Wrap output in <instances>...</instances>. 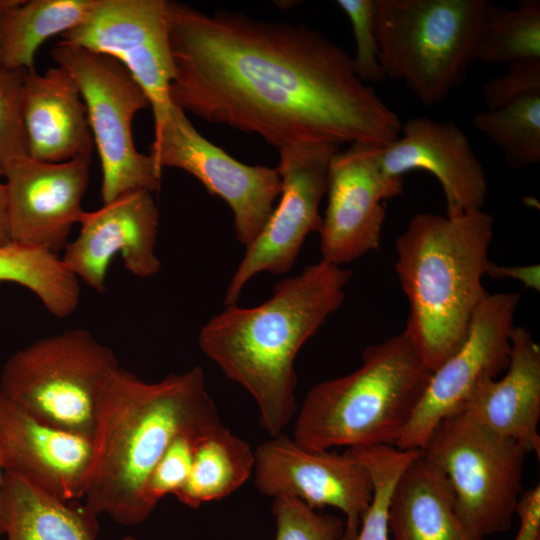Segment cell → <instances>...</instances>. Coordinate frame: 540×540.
Listing matches in <instances>:
<instances>
[{"mask_svg": "<svg viewBox=\"0 0 540 540\" xmlns=\"http://www.w3.org/2000/svg\"><path fill=\"white\" fill-rule=\"evenodd\" d=\"M172 103L257 134L278 150L306 144L386 146L399 116L355 74L345 49L303 24L208 14L167 1Z\"/></svg>", "mask_w": 540, "mask_h": 540, "instance_id": "obj_1", "label": "cell"}, {"mask_svg": "<svg viewBox=\"0 0 540 540\" xmlns=\"http://www.w3.org/2000/svg\"><path fill=\"white\" fill-rule=\"evenodd\" d=\"M219 424L201 367L155 383L119 367L98 403L85 504L122 525L144 522L154 510L150 476L172 441Z\"/></svg>", "mask_w": 540, "mask_h": 540, "instance_id": "obj_2", "label": "cell"}, {"mask_svg": "<svg viewBox=\"0 0 540 540\" xmlns=\"http://www.w3.org/2000/svg\"><path fill=\"white\" fill-rule=\"evenodd\" d=\"M351 275L320 260L277 282L260 305L227 306L199 332L201 351L249 392L271 437L281 434L296 412V356L342 305Z\"/></svg>", "mask_w": 540, "mask_h": 540, "instance_id": "obj_3", "label": "cell"}, {"mask_svg": "<svg viewBox=\"0 0 540 540\" xmlns=\"http://www.w3.org/2000/svg\"><path fill=\"white\" fill-rule=\"evenodd\" d=\"M492 236L493 217L483 210L421 212L396 240L394 267L409 303L403 332L431 371L462 344L488 294L482 279Z\"/></svg>", "mask_w": 540, "mask_h": 540, "instance_id": "obj_4", "label": "cell"}, {"mask_svg": "<svg viewBox=\"0 0 540 540\" xmlns=\"http://www.w3.org/2000/svg\"><path fill=\"white\" fill-rule=\"evenodd\" d=\"M431 373L404 332L370 345L355 371L308 391L292 438L314 451L395 446Z\"/></svg>", "mask_w": 540, "mask_h": 540, "instance_id": "obj_5", "label": "cell"}, {"mask_svg": "<svg viewBox=\"0 0 540 540\" xmlns=\"http://www.w3.org/2000/svg\"><path fill=\"white\" fill-rule=\"evenodd\" d=\"M488 0H377L385 77L403 82L426 106L443 102L477 60Z\"/></svg>", "mask_w": 540, "mask_h": 540, "instance_id": "obj_6", "label": "cell"}, {"mask_svg": "<svg viewBox=\"0 0 540 540\" xmlns=\"http://www.w3.org/2000/svg\"><path fill=\"white\" fill-rule=\"evenodd\" d=\"M118 368L112 349L90 331L69 329L11 355L0 395L43 423L92 438L101 394Z\"/></svg>", "mask_w": 540, "mask_h": 540, "instance_id": "obj_7", "label": "cell"}, {"mask_svg": "<svg viewBox=\"0 0 540 540\" xmlns=\"http://www.w3.org/2000/svg\"><path fill=\"white\" fill-rule=\"evenodd\" d=\"M446 475L458 518L485 538L508 531L522 491L526 450L464 413L444 419L422 449Z\"/></svg>", "mask_w": 540, "mask_h": 540, "instance_id": "obj_8", "label": "cell"}, {"mask_svg": "<svg viewBox=\"0 0 540 540\" xmlns=\"http://www.w3.org/2000/svg\"><path fill=\"white\" fill-rule=\"evenodd\" d=\"M50 56L73 77L84 101L101 163L103 204L129 191L159 190L161 172L132 136L134 116L149 106L141 86L117 60L83 47L60 41Z\"/></svg>", "mask_w": 540, "mask_h": 540, "instance_id": "obj_9", "label": "cell"}, {"mask_svg": "<svg viewBox=\"0 0 540 540\" xmlns=\"http://www.w3.org/2000/svg\"><path fill=\"white\" fill-rule=\"evenodd\" d=\"M519 303L517 292L487 294L474 312L462 344L432 371L395 447L422 450L444 419L459 413L482 384L507 369Z\"/></svg>", "mask_w": 540, "mask_h": 540, "instance_id": "obj_10", "label": "cell"}, {"mask_svg": "<svg viewBox=\"0 0 540 540\" xmlns=\"http://www.w3.org/2000/svg\"><path fill=\"white\" fill-rule=\"evenodd\" d=\"M149 156L160 172L166 167L184 170L223 199L233 213L236 238L245 247L260 233L281 193L276 168L237 161L204 138L174 104L154 127Z\"/></svg>", "mask_w": 540, "mask_h": 540, "instance_id": "obj_11", "label": "cell"}, {"mask_svg": "<svg viewBox=\"0 0 540 540\" xmlns=\"http://www.w3.org/2000/svg\"><path fill=\"white\" fill-rule=\"evenodd\" d=\"M278 151L280 201L260 233L246 247L227 287L226 306L237 303L243 288L257 274L287 273L306 237L320 229L319 205L326 194L330 162L339 149L329 144H306Z\"/></svg>", "mask_w": 540, "mask_h": 540, "instance_id": "obj_12", "label": "cell"}, {"mask_svg": "<svg viewBox=\"0 0 540 540\" xmlns=\"http://www.w3.org/2000/svg\"><path fill=\"white\" fill-rule=\"evenodd\" d=\"M61 36L121 63L145 92L154 127L164 121L174 77L167 0H96L85 20Z\"/></svg>", "mask_w": 540, "mask_h": 540, "instance_id": "obj_13", "label": "cell"}, {"mask_svg": "<svg viewBox=\"0 0 540 540\" xmlns=\"http://www.w3.org/2000/svg\"><path fill=\"white\" fill-rule=\"evenodd\" d=\"M252 476L265 496H292L313 509L340 510L345 516L342 540H355L373 497L370 473L351 449L309 450L283 433L254 450Z\"/></svg>", "mask_w": 540, "mask_h": 540, "instance_id": "obj_14", "label": "cell"}, {"mask_svg": "<svg viewBox=\"0 0 540 540\" xmlns=\"http://www.w3.org/2000/svg\"><path fill=\"white\" fill-rule=\"evenodd\" d=\"M381 149L354 143L333 156L327 206L318 231L321 260L341 266L379 247L386 219L384 202L403 193V177L384 173Z\"/></svg>", "mask_w": 540, "mask_h": 540, "instance_id": "obj_15", "label": "cell"}, {"mask_svg": "<svg viewBox=\"0 0 540 540\" xmlns=\"http://www.w3.org/2000/svg\"><path fill=\"white\" fill-rule=\"evenodd\" d=\"M90 157L60 163L24 157L5 170L11 243L57 254L65 248L89 182Z\"/></svg>", "mask_w": 540, "mask_h": 540, "instance_id": "obj_16", "label": "cell"}, {"mask_svg": "<svg viewBox=\"0 0 540 540\" xmlns=\"http://www.w3.org/2000/svg\"><path fill=\"white\" fill-rule=\"evenodd\" d=\"M76 239L68 242L61 257L67 269L98 293L112 258L120 254L124 267L136 277L155 275L161 262L155 246L159 211L146 190L121 194L95 211L84 212Z\"/></svg>", "mask_w": 540, "mask_h": 540, "instance_id": "obj_17", "label": "cell"}, {"mask_svg": "<svg viewBox=\"0 0 540 540\" xmlns=\"http://www.w3.org/2000/svg\"><path fill=\"white\" fill-rule=\"evenodd\" d=\"M92 460V438L43 423L0 395L4 474L70 502L85 496Z\"/></svg>", "mask_w": 540, "mask_h": 540, "instance_id": "obj_18", "label": "cell"}, {"mask_svg": "<svg viewBox=\"0 0 540 540\" xmlns=\"http://www.w3.org/2000/svg\"><path fill=\"white\" fill-rule=\"evenodd\" d=\"M381 167L390 177L423 170L440 183L446 215L482 210L488 192L483 166L467 135L456 124L424 116L409 118L399 136L381 149Z\"/></svg>", "mask_w": 540, "mask_h": 540, "instance_id": "obj_19", "label": "cell"}, {"mask_svg": "<svg viewBox=\"0 0 540 540\" xmlns=\"http://www.w3.org/2000/svg\"><path fill=\"white\" fill-rule=\"evenodd\" d=\"M28 156L60 163L90 157L95 146L79 88L63 67L27 70L21 92Z\"/></svg>", "mask_w": 540, "mask_h": 540, "instance_id": "obj_20", "label": "cell"}, {"mask_svg": "<svg viewBox=\"0 0 540 540\" xmlns=\"http://www.w3.org/2000/svg\"><path fill=\"white\" fill-rule=\"evenodd\" d=\"M460 412L539 456L540 347L528 329L515 326L504 376L482 384Z\"/></svg>", "mask_w": 540, "mask_h": 540, "instance_id": "obj_21", "label": "cell"}, {"mask_svg": "<svg viewBox=\"0 0 540 540\" xmlns=\"http://www.w3.org/2000/svg\"><path fill=\"white\" fill-rule=\"evenodd\" d=\"M454 494L443 473L423 452L397 480L388 510L393 540H486L460 521Z\"/></svg>", "mask_w": 540, "mask_h": 540, "instance_id": "obj_22", "label": "cell"}, {"mask_svg": "<svg viewBox=\"0 0 540 540\" xmlns=\"http://www.w3.org/2000/svg\"><path fill=\"white\" fill-rule=\"evenodd\" d=\"M97 515L86 504L62 501L15 476L0 485V534L7 540H96Z\"/></svg>", "mask_w": 540, "mask_h": 540, "instance_id": "obj_23", "label": "cell"}, {"mask_svg": "<svg viewBox=\"0 0 540 540\" xmlns=\"http://www.w3.org/2000/svg\"><path fill=\"white\" fill-rule=\"evenodd\" d=\"M96 0H2L0 68L33 70L39 47L79 25Z\"/></svg>", "mask_w": 540, "mask_h": 540, "instance_id": "obj_24", "label": "cell"}, {"mask_svg": "<svg viewBox=\"0 0 540 540\" xmlns=\"http://www.w3.org/2000/svg\"><path fill=\"white\" fill-rule=\"evenodd\" d=\"M254 450L219 424L199 439L188 479L175 495L191 508L223 499L253 474Z\"/></svg>", "mask_w": 540, "mask_h": 540, "instance_id": "obj_25", "label": "cell"}, {"mask_svg": "<svg viewBox=\"0 0 540 540\" xmlns=\"http://www.w3.org/2000/svg\"><path fill=\"white\" fill-rule=\"evenodd\" d=\"M18 283L33 292L50 314L65 318L80 298L79 280L58 254L14 243L0 245V282Z\"/></svg>", "mask_w": 540, "mask_h": 540, "instance_id": "obj_26", "label": "cell"}, {"mask_svg": "<svg viewBox=\"0 0 540 540\" xmlns=\"http://www.w3.org/2000/svg\"><path fill=\"white\" fill-rule=\"evenodd\" d=\"M540 59V1L521 0L513 9L489 2L477 60L507 64Z\"/></svg>", "mask_w": 540, "mask_h": 540, "instance_id": "obj_27", "label": "cell"}, {"mask_svg": "<svg viewBox=\"0 0 540 540\" xmlns=\"http://www.w3.org/2000/svg\"><path fill=\"white\" fill-rule=\"evenodd\" d=\"M472 124L500 148L510 167L540 162V93L480 111Z\"/></svg>", "mask_w": 540, "mask_h": 540, "instance_id": "obj_28", "label": "cell"}, {"mask_svg": "<svg viewBox=\"0 0 540 540\" xmlns=\"http://www.w3.org/2000/svg\"><path fill=\"white\" fill-rule=\"evenodd\" d=\"M355 454L369 471L373 484L372 501L355 540H389L388 510L395 484L419 452L376 446L356 449Z\"/></svg>", "mask_w": 540, "mask_h": 540, "instance_id": "obj_29", "label": "cell"}, {"mask_svg": "<svg viewBox=\"0 0 540 540\" xmlns=\"http://www.w3.org/2000/svg\"><path fill=\"white\" fill-rule=\"evenodd\" d=\"M275 540H342L344 521L316 512L292 496L274 498Z\"/></svg>", "mask_w": 540, "mask_h": 540, "instance_id": "obj_30", "label": "cell"}, {"mask_svg": "<svg viewBox=\"0 0 540 540\" xmlns=\"http://www.w3.org/2000/svg\"><path fill=\"white\" fill-rule=\"evenodd\" d=\"M26 71L0 68V177L12 162L29 157L21 103Z\"/></svg>", "mask_w": 540, "mask_h": 540, "instance_id": "obj_31", "label": "cell"}, {"mask_svg": "<svg viewBox=\"0 0 540 540\" xmlns=\"http://www.w3.org/2000/svg\"><path fill=\"white\" fill-rule=\"evenodd\" d=\"M336 4L347 15L354 35L356 51L351 59L355 74L363 82L383 81L386 77L379 58L377 0H338Z\"/></svg>", "mask_w": 540, "mask_h": 540, "instance_id": "obj_32", "label": "cell"}, {"mask_svg": "<svg viewBox=\"0 0 540 540\" xmlns=\"http://www.w3.org/2000/svg\"><path fill=\"white\" fill-rule=\"evenodd\" d=\"M209 430L179 434L169 445L148 483V499L154 508L163 497L176 495L182 489L191 471L197 443Z\"/></svg>", "mask_w": 540, "mask_h": 540, "instance_id": "obj_33", "label": "cell"}, {"mask_svg": "<svg viewBox=\"0 0 540 540\" xmlns=\"http://www.w3.org/2000/svg\"><path fill=\"white\" fill-rule=\"evenodd\" d=\"M536 93H540V59L508 65L504 74L489 79L483 88L486 109H497L518 98Z\"/></svg>", "mask_w": 540, "mask_h": 540, "instance_id": "obj_34", "label": "cell"}, {"mask_svg": "<svg viewBox=\"0 0 540 540\" xmlns=\"http://www.w3.org/2000/svg\"><path fill=\"white\" fill-rule=\"evenodd\" d=\"M516 515L519 528L514 540H540V486L521 493Z\"/></svg>", "mask_w": 540, "mask_h": 540, "instance_id": "obj_35", "label": "cell"}, {"mask_svg": "<svg viewBox=\"0 0 540 540\" xmlns=\"http://www.w3.org/2000/svg\"><path fill=\"white\" fill-rule=\"evenodd\" d=\"M486 274L494 278H511L520 281L526 287L539 291L540 267L537 264L525 266H500L490 262Z\"/></svg>", "mask_w": 540, "mask_h": 540, "instance_id": "obj_36", "label": "cell"}, {"mask_svg": "<svg viewBox=\"0 0 540 540\" xmlns=\"http://www.w3.org/2000/svg\"><path fill=\"white\" fill-rule=\"evenodd\" d=\"M10 243L7 228V194L5 183L0 181V245Z\"/></svg>", "mask_w": 540, "mask_h": 540, "instance_id": "obj_37", "label": "cell"}, {"mask_svg": "<svg viewBox=\"0 0 540 540\" xmlns=\"http://www.w3.org/2000/svg\"><path fill=\"white\" fill-rule=\"evenodd\" d=\"M120 540H138V539H136V538H134L132 536H127V537H124V538H122Z\"/></svg>", "mask_w": 540, "mask_h": 540, "instance_id": "obj_38", "label": "cell"}, {"mask_svg": "<svg viewBox=\"0 0 540 540\" xmlns=\"http://www.w3.org/2000/svg\"><path fill=\"white\" fill-rule=\"evenodd\" d=\"M1 466H0V485H1V480H2V475H1Z\"/></svg>", "mask_w": 540, "mask_h": 540, "instance_id": "obj_39", "label": "cell"}, {"mask_svg": "<svg viewBox=\"0 0 540 540\" xmlns=\"http://www.w3.org/2000/svg\"><path fill=\"white\" fill-rule=\"evenodd\" d=\"M1 6H2V0H0V9H1Z\"/></svg>", "mask_w": 540, "mask_h": 540, "instance_id": "obj_40", "label": "cell"}]
</instances>
